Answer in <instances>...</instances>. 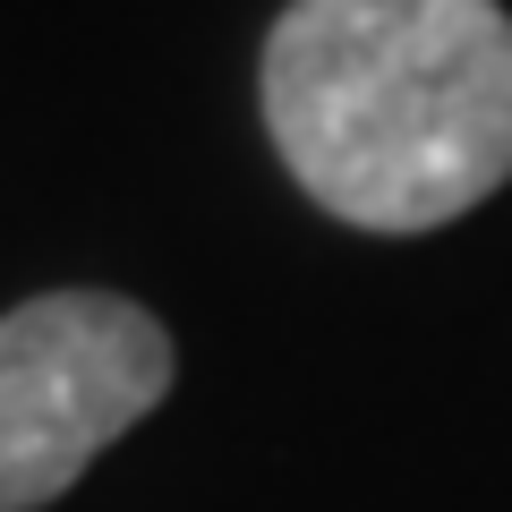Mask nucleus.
I'll return each mask as SVG.
<instances>
[{
    "instance_id": "nucleus-1",
    "label": "nucleus",
    "mask_w": 512,
    "mask_h": 512,
    "mask_svg": "<svg viewBox=\"0 0 512 512\" xmlns=\"http://www.w3.org/2000/svg\"><path fill=\"white\" fill-rule=\"evenodd\" d=\"M256 94L291 180L350 231H444L512 180L495 0H291Z\"/></svg>"
},
{
    "instance_id": "nucleus-2",
    "label": "nucleus",
    "mask_w": 512,
    "mask_h": 512,
    "mask_svg": "<svg viewBox=\"0 0 512 512\" xmlns=\"http://www.w3.org/2000/svg\"><path fill=\"white\" fill-rule=\"evenodd\" d=\"M180 376L163 316L120 291H43L0 316V512H35L86 478Z\"/></svg>"
}]
</instances>
